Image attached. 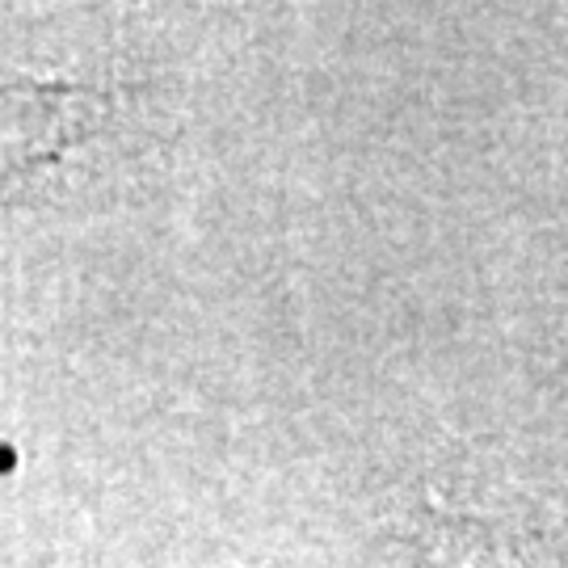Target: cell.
Here are the masks:
<instances>
[{"mask_svg":"<svg viewBox=\"0 0 568 568\" xmlns=\"http://www.w3.org/2000/svg\"><path fill=\"white\" fill-rule=\"evenodd\" d=\"M400 544L413 568H568V514L539 501L471 509L426 497Z\"/></svg>","mask_w":568,"mask_h":568,"instance_id":"6da1fadb","label":"cell"}]
</instances>
